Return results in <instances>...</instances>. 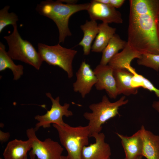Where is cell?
<instances>
[{
  "label": "cell",
  "instance_id": "obj_32",
  "mask_svg": "<svg viewBox=\"0 0 159 159\" xmlns=\"http://www.w3.org/2000/svg\"><path fill=\"white\" fill-rule=\"evenodd\" d=\"M25 159H27V157H26Z\"/></svg>",
  "mask_w": 159,
  "mask_h": 159
},
{
  "label": "cell",
  "instance_id": "obj_12",
  "mask_svg": "<svg viewBox=\"0 0 159 159\" xmlns=\"http://www.w3.org/2000/svg\"><path fill=\"white\" fill-rule=\"evenodd\" d=\"M91 137L95 138V142L83 148L81 159H107L110 158V147L105 142V136L104 133H95Z\"/></svg>",
  "mask_w": 159,
  "mask_h": 159
},
{
  "label": "cell",
  "instance_id": "obj_13",
  "mask_svg": "<svg viewBox=\"0 0 159 159\" xmlns=\"http://www.w3.org/2000/svg\"><path fill=\"white\" fill-rule=\"evenodd\" d=\"M116 134L121 140L125 154L124 159H136L142 156L143 141L140 130L130 136Z\"/></svg>",
  "mask_w": 159,
  "mask_h": 159
},
{
  "label": "cell",
  "instance_id": "obj_23",
  "mask_svg": "<svg viewBox=\"0 0 159 159\" xmlns=\"http://www.w3.org/2000/svg\"><path fill=\"white\" fill-rule=\"evenodd\" d=\"M124 0H110V5L115 8L120 7L123 4Z\"/></svg>",
  "mask_w": 159,
  "mask_h": 159
},
{
  "label": "cell",
  "instance_id": "obj_22",
  "mask_svg": "<svg viewBox=\"0 0 159 159\" xmlns=\"http://www.w3.org/2000/svg\"><path fill=\"white\" fill-rule=\"evenodd\" d=\"M137 62L139 65L150 67L158 71L159 70V54H143L138 59Z\"/></svg>",
  "mask_w": 159,
  "mask_h": 159
},
{
  "label": "cell",
  "instance_id": "obj_18",
  "mask_svg": "<svg viewBox=\"0 0 159 159\" xmlns=\"http://www.w3.org/2000/svg\"><path fill=\"white\" fill-rule=\"evenodd\" d=\"M99 32L91 47V51L95 52H102L109 42L115 34L116 28L102 22L98 24Z\"/></svg>",
  "mask_w": 159,
  "mask_h": 159
},
{
  "label": "cell",
  "instance_id": "obj_25",
  "mask_svg": "<svg viewBox=\"0 0 159 159\" xmlns=\"http://www.w3.org/2000/svg\"><path fill=\"white\" fill-rule=\"evenodd\" d=\"M152 106L154 109L159 112V101H154Z\"/></svg>",
  "mask_w": 159,
  "mask_h": 159
},
{
  "label": "cell",
  "instance_id": "obj_33",
  "mask_svg": "<svg viewBox=\"0 0 159 159\" xmlns=\"http://www.w3.org/2000/svg\"><path fill=\"white\" fill-rule=\"evenodd\" d=\"M107 159H110V158H108Z\"/></svg>",
  "mask_w": 159,
  "mask_h": 159
},
{
  "label": "cell",
  "instance_id": "obj_5",
  "mask_svg": "<svg viewBox=\"0 0 159 159\" xmlns=\"http://www.w3.org/2000/svg\"><path fill=\"white\" fill-rule=\"evenodd\" d=\"M13 27L10 34L4 37L8 46V54L13 59L24 62L39 70L43 61L38 51L29 42L21 38L17 25Z\"/></svg>",
  "mask_w": 159,
  "mask_h": 159
},
{
  "label": "cell",
  "instance_id": "obj_19",
  "mask_svg": "<svg viewBox=\"0 0 159 159\" xmlns=\"http://www.w3.org/2000/svg\"><path fill=\"white\" fill-rule=\"evenodd\" d=\"M6 51L5 45L0 42V71L9 69L13 74V80H17L23 75L24 67L21 64L16 65Z\"/></svg>",
  "mask_w": 159,
  "mask_h": 159
},
{
  "label": "cell",
  "instance_id": "obj_21",
  "mask_svg": "<svg viewBox=\"0 0 159 159\" xmlns=\"http://www.w3.org/2000/svg\"><path fill=\"white\" fill-rule=\"evenodd\" d=\"M10 6H5L0 10V33L7 26L12 25L13 26L17 25L19 20L17 15L14 13H9Z\"/></svg>",
  "mask_w": 159,
  "mask_h": 159
},
{
  "label": "cell",
  "instance_id": "obj_31",
  "mask_svg": "<svg viewBox=\"0 0 159 159\" xmlns=\"http://www.w3.org/2000/svg\"><path fill=\"white\" fill-rule=\"evenodd\" d=\"M158 22H159V13L158 16Z\"/></svg>",
  "mask_w": 159,
  "mask_h": 159
},
{
  "label": "cell",
  "instance_id": "obj_24",
  "mask_svg": "<svg viewBox=\"0 0 159 159\" xmlns=\"http://www.w3.org/2000/svg\"><path fill=\"white\" fill-rule=\"evenodd\" d=\"M10 135L8 132H5L0 130V141L2 143L7 141L9 139Z\"/></svg>",
  "mask_w": 159,
  "mask_h": 159
},
{
  "label": "cell",
  "instance_id": "obj_7",
  "mask_svg": "<svg viewBox=\"0 0 159 159\" xmlns=\"http://www.w3.org/2000/svg\"><path fill=\"white\" fill-rule=\"evenodd\" d=\"M32 127L26 130L28 139L32 142V150L29 154L30 159H60L64 148L57 142L49 138L44 141L40 140Z\"/></svg>",
  "mask_w": 159,
  "mask_h": 159
},
{
  "label": "cell",
  "instance_id": "obj_20",
  "mask_svg": "<svg viewBox=\"0 0 159 159\" xmlns=\"http://www.w3.org/2000/svg\"><path fill=\"white\" fill-rule=\"evenodd\" d=\"M127 42L122 39L118 34H115L102 52L100 64L103 65L108 64L112 58L118 53V51L125 48Z\"/></svg>",
  "mask_w": 159,
  "mask_h": 159
},
{
  "label": "cell",
  "instance_id": "obj_14",
  "mask_svg": "<svg viewBox=\"0 0 159 159\" xmlns=\"http://www.w3.org/2000/svg\"><path fill=\"white\" fill-rule=\"evenodd\" d=\"M140 130L143 141L142 156L147 159H159V135L146 130L143 125Z\"/></svg>",
  "mask_w": 159,
  "mask_h": 159
},
{
  "label": "cell",
  "instance_id": "obj_30",
  "mask_svg": "<svg viewBox=\"0 0 159 159\" xmlns=\"http://www.w3.org/2000/svg\"><path fill=\"white\" fill-rule=\"evenodd\" d=\"M143 157L142 156H140L138 157V158H137L136 159H142V157Z\"/></svg>",
  "mask_w": 159,
  "mask_h": 159
},
{
  "label": "cell",
  "instance_id": "obj_28",
  "mask_svg": "<svg viewBox=\"0 0 159 159\" xmlns=\"http://www.w3.org/2000/svg\"><path fill=\"white\" fill-rule=\"evenodd\" d=\"M60 159H68L67 156L62 155Z\"/></svg>",
  "mask_w": 159,
  "mask_h": 159
},
{
  "label": "cell",
  "instance_id": "obj_4",
  "mask_svg": "<svg viewBox=\"0 0 159 159\" xmlns=\"http://www.w3.org/2000/svg\"><path fill=\"white\" fill-rule=\"evenodd\" d=\"M57 130L61 144L66 149L68 159H81L83 148L88 145L90 132L87 125L72 127L66 123L52 124Z\"/></svg>",
  "mask_w": 159,
  "mask_h": 159
},
{
  "label": "cell",
  "instance_id": "obj_10",
  "mask_svg": "<svg viewBox=\"0 0 159 159\" xmlns=\"http://www.w3.org/2000/svg\"><path fill=\"white\" fill-rule=\"evenodd\" d=\"M114 69L109 65L100 64L93 70L97 79L95 85L98 90H105L109 97L115 99L118 95L115 79L113 75Z\"/></svg>",
  "mask_w": 159,
  "mask_h": 159
},
{
  "label": "cell",
  "instance_id": "obj_2",
  "mask_svg": "<svg viewBox=\"0 0 159 159\" xmlns=\"http://www.w3.org/2000/svg\"><path fill=\"white\" fill-rule=\"evenodd\" d=\"M90 3L68 4L59 0H46L37 6L36 11L41 15L52 20L56 25L59 32V43H63L72 33L69 27V21L74 14L87 10Z\"/></svg>",
  "mask_w": 159,
  "mask_h": 159
},
{
  "label": "cell",
  "instance_id": "obj_27",
  "mask_svg": "<svg viewBox=\"0 0 159 159\" xmlns=\"http://www.w3.org/2000/svg\"><path fill=\"white\" fill-rule=\"evenodd\" d=\"M97 1L104 4L110 5V0H96Z\"/></svg>",
  "mask_w": 159,
  "mask_h": 159
},
{
  "label": "cell",
  "instance_id": "obj_8",
  "mask_svg": "<svg viewBox=\"0 0 159 159\" xmlns=\"http://www.w3.org/2000/svg\"><path fill=\"white\" fill-rule=\"evenodd\" d=\"M46 95L51 101V107L45 114L35 116V119L38 121L34 128L36 132L41 127L45 128L50 127L51 124L64 125L66 123L63 120V116L68 117L73 115L72 112L69 110V103H65L62 105L59 103V96L54 99L50 93H46Z\"/></svg>",
  "mask_w": 159,
  "mask_h": 159
},
{
  "label": "cell",
  "instance_id": "obj_17",
  "mask_svg": "<svg viewBox=\"0 0 159 159\" xmlns=\"http://www.w3.org/2000/svg\"><path fill=\"white\" fill-rule=\"evenodd\" d=\"M80 27L83 32V36L78 45L82 47L84 54L88 55L91 50L92 43L98 33V25L95 21L87 20Z\"/></svg>",
  "mask_w": 159,
  "mask_h": 159
},
{
  "label": "cell",
  "instance_id": "obj_6",
  "mask_svg": "<svg viewBox=\"0 0 159 159\" xmlns=\"http://www.w3.org/2000/svg\"><path fill=\"white\" fill-rule=\"evenodd\" d=\"M38 49L43 62L62 68L66 72L69 79L73 77L72 62L77 54V50L63 47L59 43L49 46L39 43Z\"/></svg>",
  "mask_w": 159,
  "mask_h": 159
},
{
  "label": "cell",
  "instance_id": "obj_1",
  "mask_svg": "<svg viewBox=\"0 0 159 159\" xmlns=\"http://www.w3.org/2000/svg\"><path fill=\"white\" fill-rule=\"evenodd\" d=\"M126 47L141 55L159 54V0H130Z\"/></svg>",
  "mask_w": 159,
  "mask_h": 159
},
{
  "label": "cell",
  "instance_id": "obj_11",
  "mask_svg": "<svg viewBox=\"0 0 159 159\" xmlns=\"http://www.w3.org/2000/svg\"><path fill=\"white\" fill-rule=\"evenodd\" d=\"M76 75V80L73 84V90L84 98L96 83L97 78L93 70L85 61L82 62Z\"/></svg>",
  "mask_w": 159,
  "mask_h": 159
},
{
  "label": "cell",
  "instance_id": "obj_9",
  "mask_svg": "<svg viewBox=\"0 0 159 159\" xmlns=\"http://www.w3.org/2000/svg\"><path fill=\"white\" fill-rule=\"evenodd\" d=\"M87 10L91 20H100L102 22L109 24H121L123 19L120 13L110 5L102 4L96 0L89 3Z\"/></svg>",
  "mask_w": 159,
  "mask_h": 159
},
{
  "label": "cell",
  "instance_id": "obj_34",
  "mask_svg": "<svg viewBox=\"0 0 159 159\" xmlns=\"http://www.w3.org/2000/svg\"><path fill=\"white\" fill-rule=\"evenodd\" d=\"M0 159H2V158H0Z\"/></svg>",
  "mask_w": 159,
  "mask_h": 159
},
{
  "label": "cell",
  "instance_id": "obj_29",
  "mask_svg": "<svg viewBox=\"0 0 159 159\" xmlns=\"http://www.w3.org/2000/svg\"><path fill=\"white\" fill-rule=\"evenodd\" d=\"M158 37L159 38V22L158 21Z\"/></svg>",
  "mask_w": 159,
  "mask_h": 159
},
{
  "label": "cell",
  "instance_id": "obj_3",
  "mask_svg": "<svg viewBox=\"0 0 159 159\" xmlns=\"http://www.w3.org/2000/svg\"><path fill=\"white\" fill-rule=\"evenodd\" d=\"M128 100L123 96L117 101L111 102L106 95L103 96L101 101L92 103L89 106L91 112H86L83 116L89 121L88 125L90 137L95 133L100 132L102 125L111 118L119 115V107L128 103Z\"/></svg>",
  "mask_w": 159,
  "mask_h": 159
},
{
  "label": "cell",
  "instance_id": "obj_16",
  "mask_svg": "<svg viewBox=\"0 0 159 159\" xmlns=\"http://www.w3.org/2000/svg\"><path fill=\"white\" fill-rule=\"evenodd\" d=\"M113 75L115 80L118 95L123 94L129 96L135 95L138 89L133 88L131 81L133 74L125 69H114Z\"/></svg>",
  "mask_w": 159,
  "mask_h": 159
},
{
  "label": "cell",
  "instance_id": "obj_15",
  "mask_svg": "<svg viewBox=\"0 0 159 159\" xmlns=\"http://www.w3.org/2000/svg\"><path fill=\"white\" fill-rule=\"evenodd\" d=\"M32 147V142L29 139L26 141L14 139L7 144L3 153L4 158L25 159Z\"/></svg>",
  "mask_w": 159,
  "mask_h": 159
},
{
  "label": "cell",
  "instance_id": "obj_26",
  "mask_svg": "<svg viewBox=\"0 0 159 159\" xmlns=\"http://www.w3.org/2000/svg\"><path fill=\"white\" fill-rule=\"evenodd\" d=\"M61 1L64 3L68 4H77V0H60Z\"/></svg>",
  "mask_w": 159,
  "mask_h": 159
}]
</instances>
